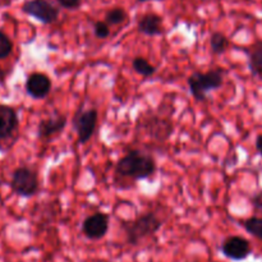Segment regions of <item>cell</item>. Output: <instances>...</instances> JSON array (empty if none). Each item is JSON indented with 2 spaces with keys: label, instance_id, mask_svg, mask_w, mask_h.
Returning a JSON list of instances; mask_svg holds the SVG:
<instances>
[{
  "label": "cell",
  "instance_id": "obj_22",
  "mask_svg": "<svg viewBox=\"0 0 262 262\" xmlns=\"http://www.w3.org/2000/svg\"><path fill=\"white\" fill-rule=\"evenodd\" d=\"M251 204H252L253 209L256 212L262 214V189L256 192L252 197H251Z\"/></svg>",
  "mask_w": 262,
  "mask_h": 262
},
{
  "label": "cell",
  "instance_id": "obj_14",
  "mask_svg": "<svg viewBox=\"0 0 262 262\" xmlns=\"http://www.w3.org/2000/svg\"><path fill=\"white\" fill-rule=\"evenodd\" d=\"M248 56V69L256 78L262 79V40L256 41L253 45L246 49Z\"/></svg>",
  "mask_w": 262,
  "mask_h": 262
},
{
  "label": "cell",
  "instance_id": "obj_18",
  "mask_svg": "<svg viewBox=\"0 0 262 262\" xmlns=\"http://www.w3.org/2000/svg\"><path fill=\"white\" fill-rule=\"evenodd\" d=\"M127 19V12L123 8L117 7L107 10L105 14V22L109 26H118Z\"/></svg>",
  "mask_w": 262,
  "mask_h": 262
},
{
  "label": "cell",
  "instance_id": "obj_16",
  "mask_svg": "<svg viewBox=\"0 0 262 262\" xmlns=\"http://www.w3.org/2000/svg\"><path fill=\"white\" fill-rule=\"evenodd\" d=\"M132 67L135 72H137L140 76L145 77V78L152 77L156 73V67L152 66L150 61H147L142 56H136L132 61Z\"/></svg>",
  "mask_w": 262,
  "mask_h": 262
},
{
  "label": "cell",
  "instance_id": "obj_6",
  "mask_svg": "<svg viewBox=\"0 0 262 262\" xmlns=\"http://www.w3.org/2000/svg\"><path fill=\"white\" fill-rule=\"evenodd\" d=\"M22 12L43 25H51L59 18V9L49 0H27L23 3Z\"/></svg>",
  "mask_w": 262,
  "mask_h": 262
},
{
  "label": "cell",
  "instance_id": "obj_24",
  "mask_svg": "<svg viewBox=\"0 0 262 262\" xmlns=\"http://www.w3.org/2000/svg\"><path fill=\"white\" fill-rule=\"evenodd\" d=\"M4 78H5V72H3L2 69H0V82H2Z\"/></svg>",
  "mask_w": 262,
  "mask_h": 262
},
{
  "label": "cell",
  "instance_id": "obj_15",
  "mask_svg": "<svg viewBox=\"0 0 262 262\" xmlns=\"http://www.w3.org/2000/svg\"><path fill=\"white\" fill-rule=\"evenodd\" d=\"M210 48L215 55H222L229 48V38L222 32H214L210 36Z\"/></svg>",
  "mask_w": 262,
  "mask_h": 262
},
{
  "label": "cell",
  "instance_id": "obj_1",
  "mask_svg": "<svg viewBox=\"0 0 262 262\" xmlns=\"http://www.w3.org/2000/svg\"><path fill=\"white\" fill-rule=\"evenodd\" d=\"M115 171L119 176L133 181L147 179L156 171L155 159L140 150H132L118 161Z\"/></svg>",
  "mask_w": 262,
  "mask_h": 262
},
{
  "label": "cell",
  "instance_id": "obj_4",
  "mask_svg": "<svg viewBox=\"0 0 262 262\" xmlns=\"http://www.w3.org/2000/svg\"><path fill=\"white\" fill-rule=\"evenodd\" d=\"M10 188L14 193L22 197H32L37 193L38 184L37 173L27 166H19L12 174Z\"/></svg>",
  "mask_w": 262,
  "mask_h": 262
},
{
  "label": "cell",
  "instance_id": "obj_9",
  "mask_svg": "<svg viewBox=\"0 0 262 262\" xmlns=\"http://www.w3.org/2000/svg\"><path fill=\"white\" fill-rule=\"evenodd\" d=\"M51 87H53V82H51L50 77L40 73V72L30 74L25 84L26 92L35 100L45 99L50 94Z\"/></svg>",
  "mask_w": 262,
  "mask_h": 262
},
{
  "label": "cell",
  "instance_id": "obj_2",
  "mask_svg": "<svg viewBox=\"0 0 262 262\" xmlns=\"http://www.w3.org/2000/svg\"><path fill=\"white\" fill-rule=\"evenodd\" d=\"M163 223L154 212H146L135 220L123 223V230L125 233L127 242L130 246H137L145 238L152 237L159 232Z\"/></svg>",
  "mask_w": 262,
  "mask_h": 262
},
{
  "label": "cell",
  "instance_id": "obj_3",
  "mask_svg": "<svg viewBox=\"0 0 262 262\" xmlns=\"http://www.w3.org/2000/svg\"><path fill=\"white\" fill-rule=\"evenodd\" d=\"M224 73L225 72L222 68L211 69L206 73H202V72L192 73L187 79V83L194 100L205 101L207 99V92L220 89L224 83Z\"/></svg>",
  "mask_w": 262,
  "mask_h": 262
},
{
  "label": "cell",
  "instance_id": "obj_10",
  "mask_svg": "<svg viewBox=\"0 0 262 262\" xmlns=\"http://www.w3.org/2000/svg\"><path fill=\"white\" fill-rule=\"evenodd\" d=\"M67 117L63 114H54L50 117L45 118L38 123L37 127V135L38 138L45 140V138H50L53 136L58 135L61 130L66 128L67 125Z\"/></svg>",
  "mask_w": 262,
  "mask_h": 262
},
{
  "label": "cell",
  "instance_id": "obj_11",
  "mask_svg": "<svg viewBox=\"0 0 262 262\" xmlns=\"http://www.w3.org/2000/svg\"><path fill=\"white\" fill-rule=\"evenodd\" d=\"M145 130L150 137L155 140L164 141L168 140L173 133V124L168 119H163L159 117H150L145 120Z\"/></svg>",
  "mask_w": 262,
  "mask_h": 262
},
{
  "label": "cell",
  "instance_id": "obj_17",
  "mask_svg": "<svg viewBox=\"0 0 262 262\" xmlns=\"http://www.w3.org/2000/svg\"><path fill=\"white\" fill-rule=\"evenodd\" d=\"M242 225L246 229V232L250 233L251 235H253V237L257 238L262 242V217H248V219H246L242 223Z\"/></svg>",
  "mask_w": 262,
  "mask_h": 262
},
{
  "label": "cell",
  "instance_id": "obj_25",
  "mask_svg": "<svg viewBox=\"0 0 262 262\" xmlns=\"http://www.w3.org/2000/svg\"><path fill=\"white\" fill-rule=\"evenodd\" d=\"M138 3H146V2H163V0H137Z\"/></svg>",
  "mask_w": 262,
  "mask_h": 262
},
{
  "label": "cell",
  "instance_id": "obj_12",
  "mask_svg": "<svg viewBox=\"0 0 262 262\" xmlns=\"http://www.w3.org/2000/svg\"><path fill=\"white\" fill-rule=\"evenodd\" d=\"M18 127L17 112L12 106L0 105V140L9 138Z\"/></svg>",
  "mask_w": 262,
  "mask_h": 262
},
{
  "label": "cell",
  "instance_id": "obj_23",
  "mask_svg": "<svg viewBox=\"0 0 262 262\" xmlns=\"http://www.w3.org/2000/svg\"><path fill=\"white\" fill-rule=\"evenodd\" d=\"M255 146H256V151H257V154L262 158V133L256 137Z\"/></svg>",
  "mask_w": 262,
  "mask_h": 262
},
{
  "label": "cell",
  "instance_id": "obj_19",
  "mask_svg": "<svg viewBox=\"0 0 262 262\" xmlns=\"http://www.w3.org/2000/svg\"><path fill=\"white\" fill-rule=\"evenodd\" d=\"M13 42L9 36L5 35L3 31H0V60L8 58L12 54Z\"/></svg>",
  "mask_w": 262,
  "mask_h": 262
},
{
  "label": "cell",
  "instance_id": "obj_7",
  "mask_svg": "<svg viewBox=\"0 0 262 262\" xmlns=\"http://www.w3.org/2000/svg\"><path fill=\"white\" fill-rule=\"evenodd\" d=\"M222 252L232 261H243L252 253L251 243L239 235L228 237L222 245Z\"/></svg>",
  "mask_w": 262,
  "mask_h": 262
},
{
  "label": "cell",
  "instance_id": "obj_13",
  "mask_svg": "<svg viewBox=\"0 0 262 262\" xmlns=\"http://www.w3.org/2000/svg\"><path fill=\"white\" fill-rule=\"evenodd\" d=\"M138 32L145 36H160L163 33V17L156 13H146L137 22Z\"/></svg>",
  "mask_w": 262,
  "mask_h": 262
},
{
  "label": "cell",
  "instance_id": "obj_8",
  "mask_svg": "<svg viewBox=\"0 0 262 262\" xmlns=\"http://www.w3.org/2000/svg\"><path fill=\"white\" fill-rule=\"evenodd\" d=\"M109 230V216L104 212H95L84 219L82 232L89 239L97 241L106 235Z\"/></svg>",
  "mask_w": 262,
  "mask_h": 262
},
{
  "label": "cell",
  "instance_id": "obj_20",
  "mask_svg": "<svg viewBox=\"0 0 262 262\" xmlns=\"http://www.w3.org/2000/svg\"><path fill=\"white\" fill-rule=\"evenodd\" d=\"M94 32L97 38H106L110 35V27L106 22L97 20L94 25Z\"/></svg>",
  "mask_w": 262,
  "mask_h": 262
},
{
  "label": "cell",
  "instance_id": "obj_5",
  "mask_svg": "<svg viewBox=\"0 0 262 262\" xmlns=\"http://www.w3.org/2000/svg\"><path fill=\"white\" fill-rule=\"evenodd\" d=\"M97 110L78 109L73 118V128L77 133V140L81 145H84L94 136L97 125Z\"/></svg>",
  "mask_w": 262,
  "mask_h": 262
},
{
  "label": "cell",
  "instance_id": "obj_21",
  "mask_svg": "<svg viewBox=\"0 0 262 262\" xmlns=\"http://www.w3.org/2000/svg\"><path fill=\"white\" fill-rule=\"evenodd\" d=\"M56 3L59 7L69 10H76L82 5V0H56Z\"/></svg>",
  "mask_w": 262,
  "mask_h": 262
}]
</instances>
